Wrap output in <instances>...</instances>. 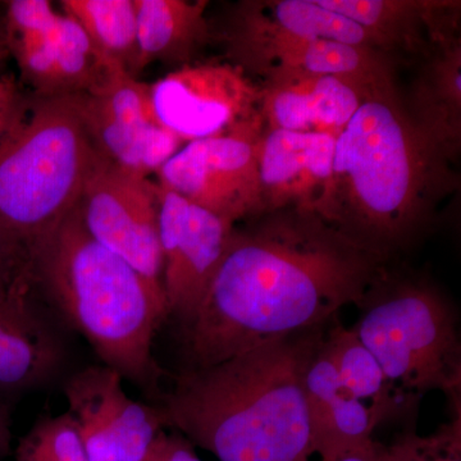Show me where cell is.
Segmentation results:
<instances>
[{"label":"cell","mask_w":461,"mask_h":461,"mask_svg":"<svg viewBox=\"0 0 461 461\" xmlns=\"http://www.w3.org/2000/svg\"><path fill=\"white\" fill-rule=\"evenodd\" d=\"M248 221L233 227L199 308L181 327L187 368L329 326L386 269L318 215L286 209Z\"/></svg>","instance_id":"cell-1"},{"label":"cell","mask_w":461,"mask_h":461,"mask_svg":"<svg viewBox=\"0 0 461 461\" xmlns=\"http://www.w3.org/2000/svg\"><path fill=\"white\" fill-rule=\"evenodd\" d=\"M330 326L185 369L158 399L163 427L220 461H311L305 375Z\"/></svg>","instance_id":"cell-2"},{"label":"cell","mask_w":461,"mask_h":461,"mask_svg":"<svg viewBox=\"0 0 461 461\" xmlns=\"http://www.w3.org/2000/svg\"><path fill=\"white\" fill-rule=\"evenodd\" d=\"M450 158L395 86L373 91L336 139L326 222L387 263L429 230L450 190Z\"/></svg>","instance_id":"cell-3"},{"label":"cell","mask_w":461,"mask_h":461,"mask_svg":"<svg viewBox=\"0 0 461 461\" xmlns=\"http://www.w3.org/2000/svg\"><path fill=\"white\" fill-rule=\"evenodd\" d=\"M30 280L123 381L159 399L162 371L153 339L168 318L162 287L95 241L77 205L27 254Z\"/></svg>","instance_id":"cell-4"},{"label":"cell","mask_w":461,"mask_h":461,"mask_svg":"<svg viewBox=\"0 0 461 461\" xmlns=\"http://www.w3.org/2000/svg\"><path fill=\"white\" fill-rule=\"evenodd\" d=\"M102 160L75 95L33 96L0 141V238L27 267L30 249L75 208Z\"/></svg>","instance_id":"cell-5"},{"label":"cell","mask_w":461,"mask_h":461,"mask_svg":"<svg viewBox=\"0 0 461 461\" xmlns=\"http://www.w3.org/2000/svg\"><path fill=\"white\" fill-rule=\"evenodd\" d=\"M357 306L351 329L406 402L439 391L460 411L459 314L451 300L423 278L384 269Z\"/></svg>","instance_id":"cell-6"},{"label":"cell","mask_w":461,"mask_h":461,"mask_svg":"<svg viewBox=\"0 0 461 461\" xmlns=\"http://www.w3.org/2000/svg\"><path fill=\"white\" fill-rule=\"evenodd\" d=\"M5 5L9 57L20 83L38 98L93 90L112 67L94 50L74 18L54 11L50 0H8Z\"/></svg>","instance_id":"cell-7"},{"label":"cell","mask_w":461,"mask_h":461,"mask_svg":"<svg viewBox=\"0 0 461 461\" xmlns=\"http://www.w3.org/2000/svg\"><path fill=\"white\" fill-rule=\"evenodd\" d=\"M264 121L187 142L158 171V184L227 222L266 213L258 147Z\"/></svg>","instance_id":"cell-8"},{"label":"cell","mask_w":461,"mask_h":461,"mask_svg":"<svg viewBox=\"0 0 461 461\" xmlns=\"http://www.w3.org/2000/svg\"><path fill=\"white\" fill-rule=\"evenodd\" d=\"M150 98L158 122L184 144L263 120L262 87L229 60L173 69L150 85Z\"/></svg>","instance_id":"cell-9"},{"label":"cell","mask_w":461,"mask_h":461,"mask_svg":"<svg viewBox=\"0 0 461 461\" xmlns=\"http://www.w3.org/2000/svg\"><path fill=\"white\" fill-rule=\"evenodd\" d=\"M76 205L91 238L163 288L157 182L103 158Z\"/></svg>","instance_id":"cell-10"},{"label":"cell","mask_w":461,"mask_h":461,"mask_svg":"<svg viewBox=\"0 0 461 461\" xmlns=\"http://www.w3.org/2000/svg\"><path fill=\"white\" fill-rule=\"evenodd\" d=\"M91 142L100 156L126 171L157 175L184 142L158 122L150 85L111 68L93 90L75 95Z\"/></svg>","instance_id":"cell-11"},{"label":"cell","mask_w":461,"mask_h":461,"mask_svg":"<svg viewBox=\"0 0 461 461\" xmlns=\"http://www.w3.org/2000/svg\"><path fill=\"white\" fill-rule=\"evenodd\" d=\"M229 62L264 80L280 75L335 76L371 87L393 86L390 58L369 48L260 32L227 21L221 33Z\"/></svg>","instance_id":"cell-12"},{"label":"cell","mask_w":461,"mask_h":461,"mask_svg":"<svg viewBox=\"0 0 461 461\" xmlns=\"http://www.w3.org/2000/svg\"><path fill=\"white\" fill-rule=\"evenodd\" d=\"M123 378L105 366H91L66 382L68 411L89 461H141L165 429L156 406L135 402Z\"/></svg>","instance_id":"cell-13"},{"label":"cell","mask_w":461,"mask_h":461,"mask_svg":"<svg viewBox=\"0 0 461 461\" xmlns=\"http://www.w3.org/2000/svg\"><path fill=\"white\" fill-rule=\"evenodd\" d=\"M158 195L163 290L168 317L184 327L193 320L213 280L236 224L159 184Z\"/></svg>","instance_id":"cell-14"},{"label":"cell","mask_w":461,"mask_h":461,"mask_svg":"<svg viewBox=\"0 0 461 461\" xmlns=\"http://www.w3.org/2000/svg\"><path fill=\"white\" fill-rule=\"evenodd\" d=\"M335 145L323 133L264 129L258 162L266 213L293 209L326 221Z\"/></svg>","instance_id":"cell-15"},{"label":"cell","mask_w":461,"mask_h":461,"mask_svg":"<svg viewBox=\"0 0 461 461\" xmlns=\"http://www.w3.org/2000/svg\"><path fill=\"white\" fill-rule=\"evenodd\" d=\"M260 87L266 129L323 133L336 139L366 96L379 90L346 78L318 75L272 76Z\"/></svg>","instance_id":"cell-16"},{"label":"cell","mask_w":461,"mask_h":461,"mask_svg":"<svg viewBox=\"0 0 461 461\" xmlns=\"http://www.w3.org/2000/svg\"><path fill=\"white\" fill-rule=\"evenodd\" d=\"M62 364V346L30 302L0 303V396L44 386Z\"/></svg>","instance_id":"cell-17"},{"label":"cell","mask_w":461,"mask_h":461,"mask_svg":"<svg viewBox=\"0 0 461 461\" xmlns=\"http://www.w3.org/2000/svg\"><path fill=\"white\" fill-rule=\"evenodd\" d=\"M323 7L350 18L377 39L382 50H424L433 41L454 35L448 16L456 12V3L418 2V0H321Z\"/></svg>","instance_id":"cell-18"},{"label":"cell","mask_w":461,"mask_h":461,"mask_svg":"<svg viewBox=\"0 0 461 461\" xmlns=\"http://www.w3.org/2000/svg\"><path fill=\"white\" fill-rule=\"evenodd\" d=\"M138 20V75L151 63L180 68L214 33L206 18V0H135Z\"/></svg>","instance_id":"cell-19"},{"label":"cell","mask_w":461,"mask_h":461,"mask_svg":"<svg viewBox=\"0 0 461 461\" xmlns=\"http://www.w3.org/2000/svg\"><path fill=\"white\" fill-rule=\"evenodd\" d=\"M305 393L315 454L372 438L384 423L377 412L346 390L324 341L306 372Z\"/></svg>","instance_id":"cell-20"},{"label":"cell","mask_w":461,"mask_h":461,"mask_svg":"<svg viewBox=\"0 0 461 461\" xmlns=\"http://www.w3.org/2000/svg\"><path fill=\"white\" fill-rule=\"evenodd\" d=\"M429 62L414 87L415 123L448 153L456 156L461 133V42L447 36L430 48Z\"/></svg>","instance_id":"cell-21"},{"label":"cell","mask_w":461,"mask_h":461,"mask_svg":"<svg viewBox=\"0 0 461 461\" xmlns=\"http://www.w3.org/2000/svg\"><path fill=\"white\" fill-rule=\"evenodd\" d=\"M227 21L260 32L294 38L324 39L386 54L368 30L350 18L323 7L321 0L241 2Z\"/></svg>","instance_id":"cell-22"},{"label":"cell","mask_w":461,"mask_h":461,"mask_svg":"<svg viewBox=\"0 0 461 461\" xmlns=\"http://www.w3.org/2000/svg\"><path fill=\"white\" fill-rule=\"evenodd\" d=\"M324 348L346 390L377 412L384 421L396 417L403 406L409 405L353 329L333 321L327 330Z\"/></svg>","instance_id":"cell-23"},{"label":"cell","mask_w":461,"mask_h":461,"mask_svg":"<svg viewBox=\"0 0 461 461\" xmlns=\"http://www.w3.org/2000/svg\"><path fill=\"white\" fill-rule=\"evenodd\" d=\"M105 65L138 78V20L135 0H62Z\"/></svg>","instance_id":"cell-24"},{"label":"cell","mask_w":461,"mask_h":461,"mask_svg":"<svg viewBox=\"0 0 461 461\" xmlns=\"http://www.w3.org/2000/svg\"><path fill=\"white\" fill-rule=\"evenodd\" d=\"M386 461H461V415L430 436L405 433L386 448Z\"/></svg>","instance_id":"cell-25"},{"label":"cell","mask_w":461,"mask_h":461,"mask_svg":"<svg viewBox=\"0 0 461 461\" xmlns=\"http://www.w3.org/2000/svg\"><path fill=\"white\" fill-rule=\"evenodd\" d=\"M47 461H89L77 429L69 415H41L30 430Z\"/></svg>","instance_id":"cell-26"},{"label":"cell","mask_w":461,"mask_h":461,"mask_svg":"<svg viewBox=\"0 0 461 461\" xmlns=\"http://www.w3.org/2000/svg\"><path fill=\"white\" fill-rule=\"evenodd\" d=\"M29 269L20 257L0 238V303L17 304L29 302Z\"/></svg>","instance_id":"cell-27"},{"label":"cell","mask_w":461,"mask_h":461,"mask_svg":"<svg viewBox=\"0 0 461 461\" xmlns=\"http://www.w3.org/2000/svg\"><path fill=\"white\" fill-rule=\"evenodd\" d=\"M32 100L14 76L0 75V141L23 120Z\"/></svg>","instance_id":"cell-28"},{"label":"cell","mask_w":461,"mask_h":461,"mask_svg":"<svg viewBox=\"0 0 461 461\" xmlns=\"http://www.w3.org/2000/svg\"><path fill=\"white\" fill-rule=\"evenodd\" d=\"M141 461H202L194 446L180 433L160 430Z\"/></svg>","instance_id":"cell-29"},{"label":"cell","mask_w":461,"mask_h":461,"mask_svg":"<svg viewBox=\"0 0 461 461\" xmlns=\"http://www.w3.org/2000/svg\"><path fill=\"white\" fill-rule=\"evenodd\" d=\"M321 461H386V448L373 438L339 445L321 453Z\"/></svg>","instance_id":"cell-30"},{"label":"cell","mask_w":461,"mask_h":461,"mask_svg":"<svg viewBox=\"0 0 461 461\" xmlns=\"http://www.w3.org/2000/svg\"><path fill=\"white\" fill-rule=\"evenodd\" d=\"M12 451L11 402L0 396V460L5 459Z\"/></svg>","instance_id":"cell-31"},{"label":"cell","mask_w":461,"mask_h":461,"mask_svg":"<svg viewBox=\"0 0 461 461\" xmlns=\"http://www.w3.org/2000/svg\"><path fill=\"white\" fill-rule=\"evenodd\" d=\"M9 57L7 38H5V5L0 3V75Z\"/></svg>","instance_id":"cell-32"}]
</instances>
